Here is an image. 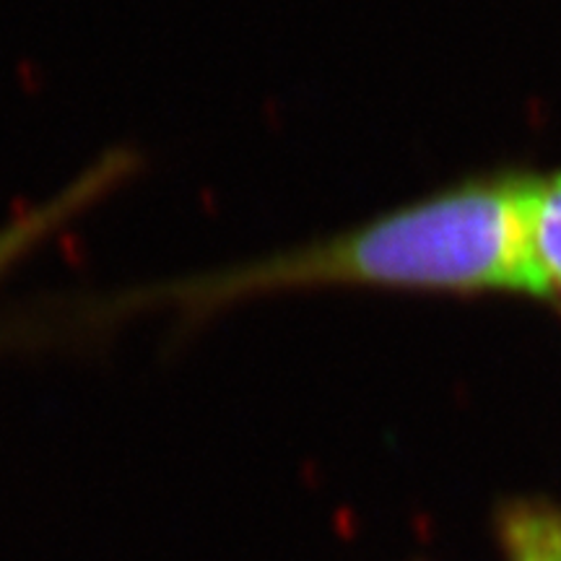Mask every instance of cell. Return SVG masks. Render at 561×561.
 <instances>
[{"label": "cell", "mask_w": 561, "mask_h": 561, "mask_svg": "<svg viewBox=\"0 0 561 561\" xmlns=\"http://www.w3.org/2000/svg\"><path fill=\"white\" fill-rule=\"evenodd\" d=\"M538 180L502 178L458 187L343 231L252 261L172 276L62 301L53 331L76 339L104 335L144 314H167L195 331L248 301L322 286L549 294L533 244Z\"/></svg>", "instance_id": "6da1fadb"}, {"label": "cell", "mask_w": 561, "mask_h": 561, "mask_svg": "<svg viewBox=\"0 0 561 561\" xmlns=\"http://www.w3.org/2000/svg\"><path fill=\"white\" fill-rule=\"evenodd\" d=\"M140 164L144 159L136 149L117 146L91 161L87 170L66 182L50 198L19 210L9 221L0 224V284L70 224H76L83 214L128 185L138 174Z\"/></svg>", "instance_id": "7a4b0ae2"}, {"label": "cell", "mask_w": 561, "mask_h": 561, "mask_svg": "<svg viewBox=\"0 0 561 561\" xmlns=\"http://www.w3.org/2000/svg\"><path fill=\"white\" fill-rule=\"evenodd\" d=\"M500 528L510 561H561V512L549 504H512Z\"/></svg>", "instance_id": "3957f363"}, {"label": "cell", "mask_w": 561, "mask_h": 561, "mask_svg": "<svg viewBox=\"0 0 561 561\" xmlns=\"http://www.w3.org/2000/svg\"><path fill=\"white\" fill-rule=\"evenodd\" d=\"M533 244L551 289L561 286V174L543 182L538 180L533 201Z\"/></svg>", "instance_id": "277c9868"}]
</instances>
